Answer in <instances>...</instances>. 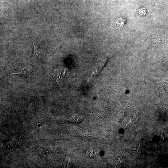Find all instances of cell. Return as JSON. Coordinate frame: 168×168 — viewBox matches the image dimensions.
Returning a JSON list of instances; mask_svg holds the SVG:
<instances>
[{"mask_svg":"<svg viewBox=\"0 0 168 168\" xmlns=\"http://www.w3.org/2000/svg\"><path fill=\"white\" fill-rule=\"evenodd\" d=\"M63 68H61L60 70H58L57 71L56 74L57 75V79L58 78L59 79V80H63L66 76L65 75H66V70Z\"/></svg>","mask_w":168,"mask_h":168,"instance_id":"obj_2","label":"cell"},{"mask_svg":"<svg viewBox=\"0 0 168 168\" xmlns=\"http://www.w3.org/2000/svg\"><path fill=\"white\" fill-rule=\"evenodd\" d=\"M88 0H83V1L84 2H86L88 1Z\"/></svg>","mask_w":168,"mask_h":168,"instance_id":"obj_8","label":"cell"},{"mask_svg":"<svg viewBox=\"0 0 168 168\" xmlns=\"http://www.w3.org/2000/svg\"><path fill=\"white\" fill-rule=\"evenodd\" d=\"M86 155L89 158H93L96 156V153L93 149H89L86 152Z\"/></svg>","mask_w":168,"mask_h":168,"instance_id":"obj_4","label":"cell"},{"mask_svg":"<svg viewBox=\"0 0 168 168\" xmlns=\"http://www.w3.org/2000/svg\"><path fill=\"white\" fill-rule=\"evenodd\" d=\"M82 119L81 116L79 115H76L72 117L71 119V120L73 123L77 124L81 122Z\"/></svg>","mask_w":168,"mask_h":168,"instance_id":"obj_5","label":"cell"},{"mask_svg":"<svg viewBox=\"0 0 168 168\" xmlns=\"http://www.w3.org/2000/svg\"><path fill=\"white\" fill-rule=\"evenodd\" d=\"M34 45V49L33 52V55L34 56L37 58L39 56V52L36 43L32 40Z\"/></svg>","mask_w":168,"mask_h":168,"instance_id":"obj_3","label":"cell"},{"mask_svg":"<svg viewBox=\"0 0 168 168\" xmlns=\"http://www.w3.org/2000/svg\"><path fill=\"white\" fill-rule=\"evenodd\" d=\"M117 24L119 26H122L124 24V21L122 19H119L117 21Z\"/></svg>","mask_w":168,"mask_h":168,"instance_id":"obj_6","label":"cell"},{"mask_svg":"<svg viewBox=\"0 0 168 168\" xmlns=\"http://www.w3.org/2000/svg\"><path fill=\"white\" fill-rule=\"evenodd\" d=\"M32 73L31 67L27 66L16 70L15 72L12 74H16L22 77H26L31 76Z\"/></svg>","mask_w":168,"mask_h":168,"instance_id":"obj_1","label":"cell"},{"mask_svg":"<svg viewBox=\"0 0 168 168\" xmlns=\"http://www.w3.org/2000/svg\"><path fill=\"white\" fill-rule=\"evenodd\" d=\"M19 1L24 2L26 1H29V0H19Z\"/></svg>","mask_w":168,"mask_h":168,"instance_id":"obj_7","label":"cell"}]
</instances>
